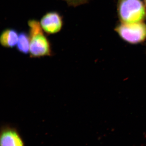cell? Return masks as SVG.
<instances>
[{
  "label": "cell",
  "mask_w": 146,
  "mask_h": 146,
  "mask_svg": "<svg viewBox=\"0 0 146 146\" xmlns=\"http://www.w3.org/2000/svg\"><path fill=\"white\" fill-rule=\"evenodd\" d=\"M28 25L31 56L37 58L51 55L50 43L45 35L40 23L36 20H30Z\"/></svg>",
  "instance_id": "6da1fadb"
},
{
  "label": "cell",
  "mask_w": 146,
  "mask_h": 146,
  "mask_svg": "<svg viewBox=\"0 0 146 146\" xmlns=\"http://www.w3.org/2000/svg\"><path fill=\"white\" fill-rule=\"evenodd\" d=\"M117 11L121 23H142L146 20V7L141 0H118Z\"/></svg>",
  "instance_id": "7a4b0ae2"
},
{
  "label": "cell",
  "mask_w": 146,
  "mask_h": 146,
  "mask_svg": "<svg viewBox=\"0 0 146 146\" xmlns=\"http://www.w3.org/2000/svg\"><path fill=\"white\" fill-rule=\"evenodd\" d=\"M115 31L121 39L131 44H137L146 39V24L144 22L124 23H120Z\"/></svg>",
  "instance_id": "3957f363"
},
{
  "label": "cell",
  "mask_w": 146,
  "mask_h": 146,
  "mask_svg": "<svg viewBox=\"0 0 146 146\" xmlns=\"http://www.w3.org/2000/svg\"><path fill=\"white\" fill-rule=\"evenodd\" d=\"M40 24L43 31L47 34H55L62 28L63 18L56 11H50L42 17Z\"/></svg>",
  "instance_id": "277c9868"
},
{
  "label": "cell",
  "mask_w": 146,
  "mask_h": 146,
  "mask_svg": "<svg viewBox=\"0 0 146 146\" xmlns=\"http://www.w3.org/2000/svg\"><path fill=\"white\" fill-rule=\"evenodd\" d=\"M0 146H25V145L16 128L5 126L0 129Z\"/></svg>",
  "instance_id": "5b68a950"
},
{
  "label": "cell",
  "mask_w": 146,
  "mask_h": 146,
  "mask_svg": "<svg viewBox=\"0 0 146 146\" xmlns=\"http://www.w3.org/2000/svg\"><path fill=\"white\" fill-rule=\"evenodd\" d=\"M19 35L15 30L8 29L3 32L0 36V43L3 46L13 48L17 44Z\"/></svg>",
  "instance_id": "8992f818"
},
{
  "label": "cell",
  "mask_w": 146,
  "mask_h": 146,
  "mask_svg": "<svg viewBox=\"0 0 146 146\" xmlns=\"http://www.w3.org/2000/svg\"><path fill=\"white\" fill-rule=\"evenodd\" d=\"M17 48L20 52L25 54L29 52L30 38L26 33L23 32L19 34Z\"/></svg>",
  "instance_id": "52a82bcc"
},
{
  "label": "cell",
  "mask_w": 146,
  "mask_h": 146,
  "mask_svg": "<svg viewBox=\"0 0 146 146\" xmlns=\"http://www.w3.org/2000/svg\"><path fill=\"white\" fill-rule=\"evenodd\" d=\"M70 5L76 6L84 3L88 0H64Z\"/></svg>",
  "instance_id": "ba28073f"
},
{
  "label": "cell",
  "mask_w": 146,
  "mask_h": 146,
  "mask_svg": "<svg viewBox=\"0 0 146 146\" xmlns=\"http://www.w3.org/2000/svg\"><path fill=\"white\" fill-rule=\"evenodd\" d=\"M144 1H145V4L146 6V0H144Z\"/></svg>",
  "instance_id": "9c48e42d"
}]
</instances>
